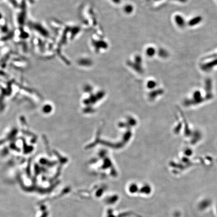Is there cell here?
<instances>
[{
    "mask_svg": "<svg viewBox=\"0 0 217 217\" xmlns=\"http://www.w3.org/2000/svg\"><path fill=\"white\" fill-rule=\"evenodd\" d=\"M216 66H217V58L210 62L203 64L201 66V69L205 72H209Z\"/></svg>",
    "mask_w": 217,
    "mask_h": 217,
    "instance_id": "1",
    "label": "cell"
},
{
    "mask_svg": "<svg viewBox=\"0 0 217 217\" xmlns=\"http://www.w3.org/2000/svg\"><path fill=\"white\" fill-rule=\"evenodd\" d=\"M174 21L176 25L180 28H183L186 25V21L184 18L179 15H176L175 16Z\"/></svg>",
    "mask_w": 217,
    "mask_h": 217,
    "instance_id": "2",
    "label": "cell"
},
{
    "mask_svg": "<svg viewBox=\"0 0 217 217\" xmlns=\"http://www.w3.org/2000/svg\"><path fill=\"white\" fill-rule=\"evenodd\" d=\"M203 18L200 16H198L194 17L191 19L190 20L188 21V25L190 26H195L199 24V23L202 21Z\"/></svg>",
    "mask_w": 217,
    "mask_h": 217,
    "instance_id": "3",
    "label": "cell"
},
{
    "mask_svg": "<svg viewBox=\"0 0 217 217\" xmlns=\"http://www.w3.org/2000/svg\"><path fill=\"white\" fill-rule=\"evenodd\" d=\"M205 86H206V90L207 92V93H208L209 95H210L211 94V90H212V80L210 78H207L205 82Z\"/></svg>",
    "mask_w": 217,
    "mask_h": 217,
    "instance_id": "4",
    "label": "cell"
},
{
    "mask_svg": "<svg viewBox=\"0 0 217 217\" xmlns=\"http://www.w3.org/2000/svg\"><path fill=\"white\" fill-rule=\"evenodd\" d=\"M217 58V53H215V54H212L211 56H208L206 58V59H211V58Z\"/></svg>",
    "mask_w": 217,
    "mask_h": 217,
    "instance_id": "5",
    "label": "cell"
},
{
    "mask_svg": "<svg viewBox=\"0 0 217 217\" xmlns=\"http://www.w3.org/2000/svg\"><path fill=\"white\" fill-rule=\"evenodd\" d=\"M175 1H178V2H179L182 3L186 2V1H187V0H175Z\"/></svg>",
    "mask_w": 217,
    "mask_h": 217,
    "instance_id": "6",
    "label": "cell"
}]
</instances>
